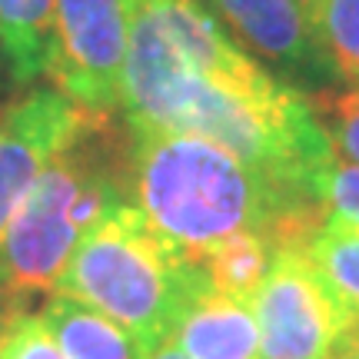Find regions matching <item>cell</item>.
I'll return each instance as SVG.
<instances>
[{
    "mask_svg": "<svg viewBox=\"0 0 359 359\" xmlns=\"http://www.w3.org/2000/svg\"><path fill=\"white\" fill-rule=\"evenodd\" d=\"M313 193L330 217L359 226V163L330 156V163L313 177Z\"/></svg>",
    "mask_w": 359,
    "mask_h": 359,
    "instance_id": "e0dca14e",
    "label": "cell"
},
{
    "mask_svg": "<svg viewBox=\"0 0 359 359\" xmlns=\"http://www.w3.org/2000/svg\"><path fill=\"white\" fill-rule=\"evenodd\" d=\"M203 283V269L177 257L127 200L77 246L53 293L110 316L154 353Z\"/></svg>",
    "mask_w": 359,
    "mask_h": 359,
    "instance_id": "277c9868",
    "label": "cell"
},
{
    "mask_svg": "<svg viewBox=\"0 0 359 359\" xmlns=\"http://www.w3.org/2000/svg\"><path fill=\"white\" fill-rule=\"evenodd\" d=\"M130 187L147 226L190 263L243 230L266 233L276 250H306L326 219L316 196L283 190L193 133L130 127Z\"/></svg>",
    "mask_w": 359,
    "mask_h": 359,
    "instance_id": "7a4b0ae2",
    "label": "cell"
},
{
    "mask_svg": "<svg viewBox=\"0 0 359 359\" xmlns=\"http://www.w3.org/2000/svg\"><path fill=\"white\" fill-rule=\"evenodd\" d=\"M120 110L130 127L219 143L276 187L316 196L330 143L309 93L226 37L200 0H130Z\"/></svg>",
    "mask_w": 359,
    "mask_h": 359,
    "instance_id": "6da1fadb",
    "label": "cell"
},
{
    "mask_svg": "<svg viewBox=\"0 0 359 359\" xmlns=\"http://www.w3.org/2000/svg\"><path fill=\"white\" fill-rule=\"evenodd\" d=\"M0 359H67L40 313L17 309L0 326Z\"/></svg>",
    "mask_w": 359,
    "mask_h": 359,
    "instance_id": "2e32d148",
    "label": "cell"
},
{
    "mask_svg": "<svg viewBox=\"0 0 359 359\" xmlns=\"http://www.w3.org/2000/svg\"><path fill=\"white\" fill-rule=\"evenodd\" d=\"M147 359H187V356H183V353H180L173 343H163V346H156Z\"/></svg>",
    "mask_w": 359,
    "mask_h": 359,
    "instance_id": "ac0fdd59",
    "label": "cell"
},
{
    "mask_svg": "<svg viewBox=\"0 0 359 359\" xmlns=\"http://www.w3.org/2000/svg\"><path fill=\"white\" fill-rule=\"evenodd\" d=\"M130 47V0H57L47 77L93 114H116Z\"/></svg>",
    "mask_w": 359,
    "mask_h": 359,
    "instance_id": "8992f818",
    "label": "cell"
},
{
    "mask_svg": "<svg viewBox=\"0 0 359 359\" xmlns=\"http://www.w3.org/2000/svg\"><path fill=\"white\" fill-rule=\"evenodd\" d=\"M309 17L330 80L359 83V0H309Z\"/></svg>",
    "mask_w": 359,
    "mask_h": 359,
    "instance_id": "5bb4252c",
    "label": "cell"
},
{
    "mask_svg": "<svg viewBox=\"0 0 359 359\" xmlns=\"http://www.w3.org/2000/svg\"><path fill=\"white\" fill-rule=\"evenodd\" d=\"M309 103L333 156L359 163V83L343 90L320 87L316 93H309Z\"/></svg>",
    "mask_w": 359,
    "mask_h": 359,
    "instance_id": "9a60e30c",
    "label": "cell"
},
{
    "mask_svg": "<svg viewBox=\"0 0 359 359\" xmlns=\"http://www.w3.org/2000/svg\"><path fill=\"white\" fill-rule=\"evenodd\" d=\"M276 243L266 233L243 230L223 240V243L210 246L203 257L196 259V266L203 269L206 286L219 296H230L236 303H250L257 299L259 286L269 276V266L276 259Z\"/></svg>",
    "mask_w": 359,
    "mask_h": 359,
    "instance_id": "7c38bea8",
    "label": "cell"
},
{
    "mask_svg": "<svg viewBox=\"0 0 359 359\" xmlns=\"http://www.w3.org/2000/svg\"><path fill=\"white\" fill-rule=\"evenodd\" d=\"M309 263L320 269V276L330 283L343 306L359 323V226L339 217H330L320 223V230L309 236L306 250Z\"/></svg>",
    "mask_w": 359,
    "mask_h": 359,
    "instance_id": "4fadbf2b",
    "label": "cell"
},
{
    "mask_svg": "<svg viewBox=\"0 0 359 359\" xmlns=\"http://www.w3.org/2000/svg\"><path fill=\"white\" fill-rule=\"evenodd\" d=\"M167 343L187 359H259V323L250 303L200 286L183 306Z\"/></svg>",
    "mask_w": 359,
    "mask_h": 359,
    "instance_id": "9c48e42d",
    "label": "cell"
},
{
    "mask_svg": "<svg viewBox=\"0 0 359 359\" xmlns=\"http://www.w3.org/2000/svg\"><path fill=\"white\" fill-rule=\"evenodd\" d=\"M127 200H133L130 147L116 114H107L53 156L13 213L0 243L4 306L17 313L30 296H50L77 246Z\"/></svg>",
    "mask_w": 359,
    "mask_h": 359,
    "instance_id": "3957f363",
    "label": "cell"
},
{
    "mask_svg": "<svg viewBox=\"0 0 359 359\" xmlns=\"http://www.w3.org/2000/svg\"><path fill=\"white\" fill-rule=\"evenodd\" d=\"M40 320L64 349L67 359H147L150 353L140 346V339L123 330L110 316L97 313L93 306L70 299V296L50 293L40 309Z\"/></svg>",
    "mask_w": 359,
    "mask_h": 359,
    "instance_id": "30bf717a",
    "label": "cell"
},
{
    "mask_svg": "<svg viewBox=\"0 0 359 359\" xmlns=\"http://www.w3.org/2000/svg\"><path fill=\"white\" fill-rule=\"evenodd\" d=\"M0 77H7V67H4V53H0Z\"/></svg>",
    "mask_w": 359,
    "mask_h": 359,
    "instance_id": "44dd1931",
    "label": "cell"
},
{
    "mask_svg": "<svg viewBox=\"0 0 359 359\" xmlns=\"http://www.w3.org/2000/svg\"><path fill=\"white\" fill-rule=\"evenodd\" d=\"M100 116L57 87H34L0 107V243L37 177Z\"/></svg>",
    "mask_w": 359,
    "mask_h": 359,
    "instance_id": "52a82bcc",
    "label": "cell"
},
{
    "mask_svg": "<svg viewBox=\"0 0 359 359\" xmlns=\"http://www.w3.org/2000/svg\"><path fill=\"white\" fill-rule=\"evenodd\" d=\"M57 0H0V53L13 87L47 77Z\"/></svg>",
    "mask_w": 359,
    "mask_h": 359,
    "instance_id": "8fae6325",
    "label": "cell"
},
{
    "mask_svg": "<svg viewBox=\"0 0 359 359\" xmlns=\"http://www.w3.org/2000/svg\"><path fill=\"white\" fill-rule=\"evenodd\" d=\"M226 24L233 40L253 50L263 67L280 70L286 83H326L330 70L313 34L309 0H200Z\"/></svg>",
    "mask_w": 359,
    "mask_h": 359,
    "instance_id": "ba28073f",
    "label": "cell"
},
{
    "mask_svg": "<svg viewBox=\"0 0 359 359\" xmlns=\"http://www.w3.org/2000/svg\"><path fill=\"white\" fill-rule=\"evenodd\" d=\"M7 316H11V309L4 306V299H0V326H4V323H7Z\"/></svg>",
    "mask_w": 359,
    "mask_h": 359,
    "instance_id": "ffe728a7",
    "label": "cell"
},
{
    "mask_svg": "<svg viewBox=\"0 0 359 359\" xmlns=\"http://www.w3.org/2000/svg\"><path fill=\"white\" fill-rule=\"evenodd\" d=\"M259 359H339L356 316L303 250H280L253 299Z\"/></svg>",
    "mask_w": 359,
    "mask_h": 359,
    "instance_id": "5b68a950",
    "label": "cell"
},
{
    "mask_svg": "<svg viewBox=\"0 0 359 359\" xmlns=\"http://www.w3.org/2000/svg\"><path fill=\"white\" fill-rule=\"evenodd\" d=\"M339 359H359V326H356V333L349 336V343L343 346V353H339Z\"/></svg>",
    "mask_w": 359,
    "mask_h": 359,
    "instance_id": "d6986e66",
    "label": "cell"
}]
</instances>
